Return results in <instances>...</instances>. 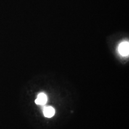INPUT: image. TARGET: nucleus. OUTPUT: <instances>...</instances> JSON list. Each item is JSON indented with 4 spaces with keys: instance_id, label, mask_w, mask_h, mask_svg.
Masks as SVG:
<instances>
[{
    "instance_id": "f03ea898",
    "label": "nucleus",
    "mask_w": 129,
    "mask_h": 129,
    "mask_svg": "<svg viewBox=\"0 0 129 129\" xmlns=\"http://www.w3.org/2000/svg\"><path fill=\"white\" fill-rule=\"evenodd\" d=\"M47 101V98L46 94L41 93L37 96V99L35 100V104L40 105H44L46 104Z\"/></svg>"
},
{
    "instance_id": "f257e3e1",
    "label": "nucleus",
    "mask_w": 129,
    "mask_h": 129,
    "mask_svg": "<svg viewBox=\"0 0 129 129\" xmlns=\"http://www.w3.org/2000/svg\"><path fill=\"white\" fill-rule=\"evenodd\" d=\"M118 51L121 55L127 56L129 53V44L128 42H122L118 46Z\"/></svg>"
},
{
    "instance_id": "7ed1b4c3",
    "label": "nucleus",
    "mask_w": 129,
    "mask_h": 129,
    "mask_svg": "<svg viewBox=\"0 0 129 129\" xmlns=\"http://www.w3.org/2000/svg\"><path fill=\"white\" fill-rule=\"evenodd\" d=\"M44 115L47 118H51L54 116L55 114V110L51 106H47L44 109Z\"/></svg>"
}]
</instances>
